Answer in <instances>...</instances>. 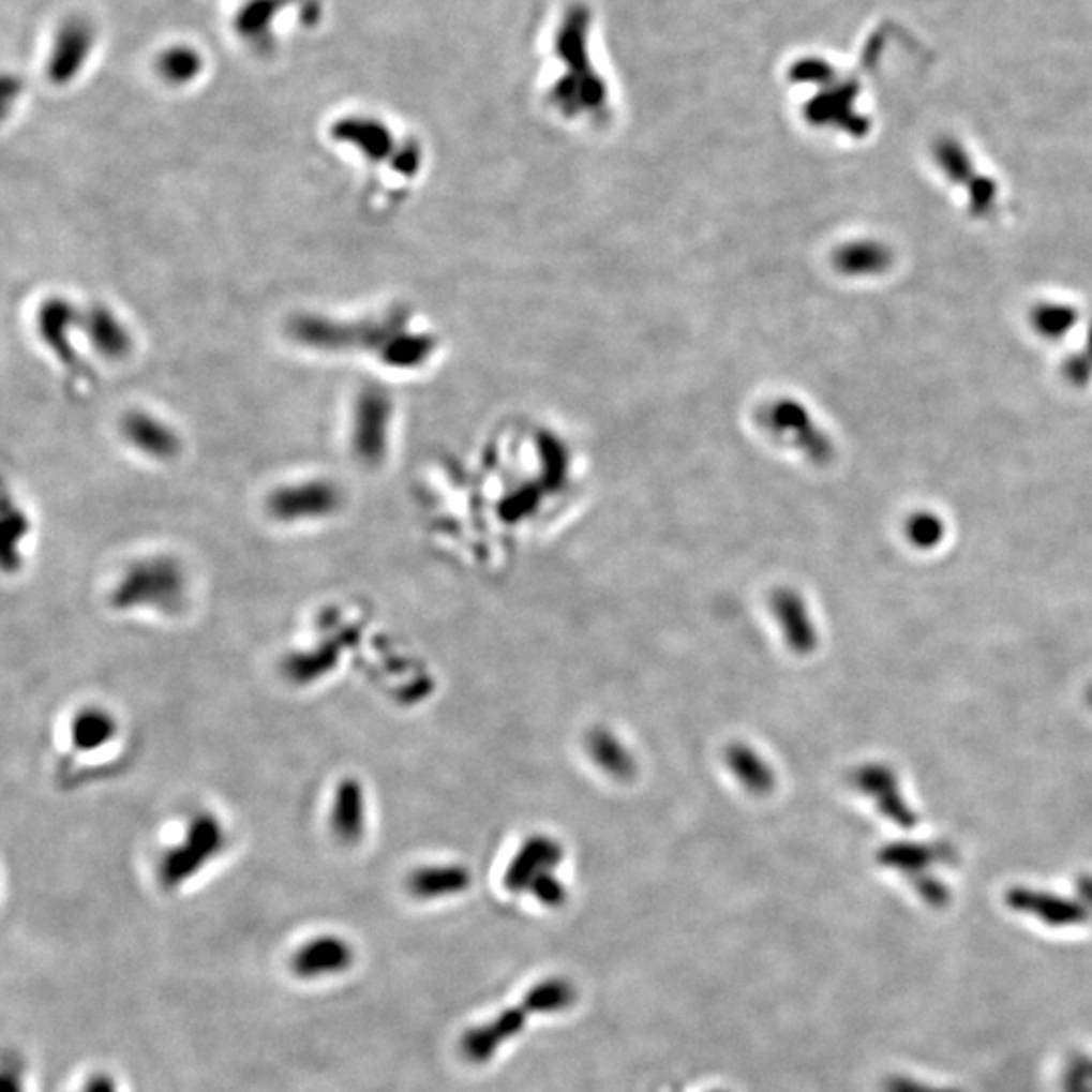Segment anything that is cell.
Instances as JSON below:
<instances>
[{
    "label": "cell",
    "mask_w": 1092,
    "mask_h": 1092,
    "mask_svg": "<svg viewBox=\"0 0 1092 1092\" xmlns=\"http://www.w3.org/2000/svg\"><path fill=\"white\" fill-rule=\"evenodd\" d=\"M745 425L759 446L795 451L816 466H827L836 455L829 433L793 394H752L745 407Z\"/></svg>",
    "instance_id": "6da1fadb"
},
{
    "label": "cell",
    "mask_w": 1092,
    "mask_h": 1092,
    "mask_svg": "<svg viewBox=\"0 0 1092 1092\" xmlns=\"http://www.w3.org/2000/svg\"><path fill=\"white\" fill-rule=\"evenodd\" d=\"M189 574L173 555L143 556L125 567L108 593V605L118 613L156 611L175 615L186 603Z\"/></svg>",
    "instance_id": "7a4b0ae2"
},
{
    "label": "cell",
    "mask_w": 1092,
    "mask_h": 1092,
    "mask_svg": "<svg viewBox=\"0 0 1092 1092\" xmlns=\"http://www.w3.org/2000/svg\"><path fill=\"white\" fill-rule=\"evenodd\" d=\"M412 318L407 310H393L362 320H336L320 314H302L289 320L287 332L298 344L320 353L378 355L394 332Z\"/></svg>",
    "instance_id": "3957f363"
},
{
    "label": "cell",
    "mask_w": 1092,
    "mask_h": 1092,
    "mask_svg": "<svg viewBox=\"0 0 1092 1092\" xmlns=\"http://www.w3.org/2000/svg\"><path fill=\"white\" fill-rule=\"evenodd\" d=\"M227 827L215 811L200 809L193 813L182 827L179 840L170 843L156 859V882L162 891H179L215 862L227 848Z\"/></svg>",
    "instance_id": "277c9868"
},
{
    "label": "cell",
    "mask_w": 1092,
    "mask_h": 1092,
    "mask_svg": "<svg viewBox=\"0 0 1092 1092\" xmlns=\"http://www.w3.org/2000/svg\"><path fill=\"white\" fill-rule=\"evenodd\" d=\"M393 425V394L380 385L362 387L353 403L348 431L350 449L359 464L375 469L387 462Z\"/></svg>",
    "instance_id": "5b68a950"
},
{
    "label": "cell",
    "mask_w": 1092,
    "mask_h": 1092,
    "mask_svg": "<svg viewBox=\"0 0 1092 1092\" xmlns=\"http://www.w3.org/2000/svg\"><path fill=\"white\" fill-rule=\"evenodd\" d=\"M342 506L341 485L326 478H308L273 488L266 498V514L278 524H310L334 519Z\"/></svg>",
    "instance_id": "8992f818"
},
{
    "label": "cell",
    "mask_w": 1092,
    "mask_h": 1092,
    "mask_svg": "<svg viewBox=\"0 0 1092 1092\" xmlns=\"http://www.w3.org/2000/svg\"><path fill=\"white\" fill-rule=\"evenodd\" d=\"M850 786L872 799V804L888 822L902 829H914L918 825V813L902 795L895 767L878 761L864 763L850 773Z\"/></svg>",
    "instance_id": "52a82bcc"
},
{
    "label": "cell",
    "mask_w": 1092,
    "mask_h": 1092,
    "mask_svg": "<svg viewBox=\"0 0 1092 1092\" xmlns=\"http://www.w3.org/2000/svg\"><path fill=\"white\" fill-rule=\"evenodd\" d=\"M95 47V31L84 17L68 18L54 36L47 59V79L54 86H70L84 72Z\"/></svg>",
    "instance_id": "ba28073f"
},
{
    "label": "cell",
    "mask_w": 1092,
    "mask_h": 1092,
    "mask_svg": "<svg viewBox=\"0 0 1092 1092\" xmlns=\"http://www.w3.org/2000/svg\"><path fill=\"white\" fill-rule=\"evenodd\" d=\"M328 829L344 848H355L367 838L369 797L359 777L344 775L336 781L328 809Z\"/></svg>",
    "instance_id": "9c48e42d"
},
{
    "label": "cell",
    "mask_w": 1092,
    "mask_h": 1092,
    "mask_svg": "<svg viewBox=\"0 0 1092 1092\" xmlns=\"http://www.w3.org/2000/svg\"><path fill=\"white\" fill-rule=\"evenodd\" d=\"M330 138L334 143L344 144L357 150L362 159L371 164H383L393 161L394 152L401 143L394 136L393 128L380 118L350 114L342 116L330 125Z\"/></svg>",
    "instance_id": "30bf717a"
},
{
    "label": "cell",
    "mask_w": 1092,
    "mask_h": 1092,
    "mask_svg": "<svg viewBox=\"0 0 1092 1092\" xmlns=\"http://www.w3.org/2000/svg\"><path fill=\"white\" fill-rule=\"evenodd\" d=\"M120 433L130 448L154 462H173L182 449L179 431L154 413L138 409L125 413L120 421Z\"/></svg>",
    "instance_id": "8fae6325"
},
{
    "label": "cell",
    "mask_w": 1092,
    "mask_h": 1092,
    "mask_svg": "<svg viewBox=\"0 0 1092 1092\" xmlns=\"http://www.w3.org/2000/svg\"><path fill=\"white\" fill-rule=\"evenodd\" d=\"M81 339L106 362H122L130 357L134 341L122 318L106 304L81 308Z\"/></svg>",
    "instance_id": "7c38bea8"
},
{
    "label": "cell",
    "mask_w": 1092,
    "mask_h": 1092,
    "mask_svg": "<svg viewBox=\"0 0 1092 1092\" xmlns=\"http://www.w3.org/2000/svg\"><path fill=\"white\" fill-rule=\"evenodd\" d=\"M442 339L428 328H415L413 318L403 324L376 355L387 369L415 373L439 357Z\"/></svg>",
    "instance_id": "4fadbf2b"
},
{
    "label": "cell",
    "mask_w": 1092,
    "mask_h": 1092,
    "mask_svg": "<svg viewBox=\"0 0 1092 1092\" xmlns=\"http://www.w3.org/2000/svg\"><path fill=\"white\" fill-rule=\"evenodd\" d=\"M36 334L57 359L72 360L73 341L81 336V305L51 296L36 310Z\"/></svg>",
    "instance_id": "5bb4252c"
},
{
    "label": "cell",
    "mask_w": 1092,
    "mask_h": 1092,
    "mask_svg": "<svg viewBox=\"0 0 1092 1092\" xmlns=\"http://www.w3.org/2000/svg\"><path fill=\"white\" fill-rule=\"evenodd\" d=\"M355 966L353 945L339 934H320L305 941L291 957V971L298 977L314 979L344 973Z\"/></svg>",
    "instance_id": "9a60e30c"
},
{
    "label": "cell",
    "mask_w": 1092,
    "mask_h": 1092,
    "mask_svg": "<svg viewBox=\"0 0 1092 1092\" xmlns=\"http://www.w3.org/2000/svg\"><path fill=\"white\" fill-rule=\"evenodd\" d=\"M957 858H959L957 848L947 840L886 843L877 854L878 864L907 874L909 880L929 874L927 870L934 866L955 864Z\"/></svg>",
    "instance_id": "2e32d148"
},
{
    "label": "cell",
    "mask_w": 1092,
    "mask_h": 1092,
    "mask_svg": "<svg viewBox=\"0 0 1092 1092\" xmlns=\"http://www.w3.org/2000/svg\"><path fill=\"white\" fill-rule=\"evenodd\" d=\"M771 609H773L775 617L779 619L786 642L795 654L807 656L818 647L820 644L818 629H816L806 601L799 593L795 589H788V587L773 593Z\"/></svg>",
    "instance_id": "e0dca14e"
},
{
    "label": "cell",
    "mask_w": 1092,
    "mask_h": 1092,
    "mask_svg": "<svg viewBox=\"0 0 1092 1092\" xmlns=\"http://www.w3.org/2000/svg\"><path fill=\"white\" fill-rule=\"evenodd\" d=\"M344 656V640L330 638L326 642L287 654L282 662V674L294 686H305L330 676Z\"/></svg>",
    "instance_id": "ac0fdd59"
},
{
    "label": "cell",
    "mask_w": 1092,
    "mask_h": 1092,
    "mask_svg": "<svg viewBox=\"0 0 1092 1092\" xmlns=\"http://www.w3.org/2000/svg\"><path fill=\"white\" fill-rule=\"evenodd\" d=\"M120 734V720L102 704H88L73 713L70 720V743L81 754L102 751Z\"/></svg>",
    "instance_id": "d6986e66"
},
{
    "label": "cell",
    "mask_w": 1092,
    "mask_h": 1092,
    "mask_svg": "<svg viewBox=\"0 0 1092 1092\" xmlns=\"http://www.w3.org/2000/svg\"><path fill=\"white\" fill-rule=\"evenodd\" d=\"M1007 902L1016 911L1034 914L1052 925H1073L1087 918V911L1071 898L1042 893L1034 888H1014L1007 893Z\"/></svg>",
    "instance_id": "ffe728a7"
},
{
    "label": "cell",
    "mask_w": 1092,
    "mask_h": 1092,
    "mask_svg": "<svg viewBox=\"0 0 1092 1092\" xmlns=\"http://www.w3.org/2000/svg\"><path fill=\"white\" fill-rule=\"evenodd\" d=\"M832 266L848 278L880 275L893 266V253L880 241L859 239L843 243L834 251Z\"/></svg>",
    "instance_id": "44dd1931"
},
{
    "label": "cell",
    "mask_w": 1092,
    "mask_h": 1092,
    "mask_svg": "<svg viewBox=\"0 0 1092 1092\" xmlns=\"http://www.w3.org/2000/svg\"><path fill=\"white\" fill-rule=\"evenodd\" d=\"M469 884V874L464 866L458 864H439V866H423L413 870L407 877V891L415 898L433 900L439 896L458 895L466 891Z\"/></svg>",
    "instance_id": "7402d4cb"
},
{
    "label": "cell",
    "mask_w": 1092,
    "mask_h": 1092,
    "mask_svg": "<svg viewBox=\"0 0 1092 1092\" xmlns=\"http://www.w3.org/2000/svg\"><path fill=\"white\" fill-rule=\"evenodd\" d=\"M154 70L164 84L182 88L198 79V75L205 70V57L193 45L186 43L170 45L156 57Z\"/></svg>",
    "instance_id": "603a6c76"
},
{
    "label": "cell",
    "mask_w": 1092,
    "mask_h": 1092,
    "mask_svg": "<svg viewBox=\"0 0 1092 1092\" xmlns=\"http://www.w3.org/2000/svg\"><path fill=\"white\" fill-rule=\"evenodd\" d=\"M291 2L296 0H248L235 15L237 35L248 43H264L271 31V23Z\"/></svg>",
    "instance_id": "cb8c5ba5"
},
{
    "label": "cell",
    "mask_w": 1092,
    "mask_h": 1092,
    "mask_svg": "<svg viewBox=\"0 0 1092 1092\" xmlns=\"http://www.w3.org/2000/svg\"><path fill=\"white\" fill-rule=\"evenodd\" d=\"M1078 323L1075 305L1042 302L1030 310V324L1042 339L1060 341Z\"/></svg>",
    "instance_id": "d4e9b609"
},
{
    "label": "cell",
    "mask_w": 1092,
    "mask_h": 1092,
    "mask_svg": "<svg viewBox=\"0 0 1092 1092\" xmlns=\"http://www.w3.org/2000/svg\"><path fill=\"white\" fill-rule=\"evenodd\" d=\"M729 763L733 767L734 775L738 777V781L745 783V788L751 789L754 793H767L769 789H773V783H775L773 771L763 761V757H759L751 747L734 745L733 749L729 751Z\"/></svg>",
    "instance_id": "484cf974"
},
{
    "label": "cell",
    "mask_w": 1092,
    "mask_h": 1092,
    "mask_svg": "<svg viewBox=\"0 0 1092 1092\" xmlns=\"http://www.w3.org/2000/svg\"><path fill=\"white\" fill-rule=\"evenodd\" d=\"M947 533L945 520L931 510H918L904 520V537L918 551L937 549Z\"/></svg>",
    "instance_id": "4316f807"
},
{
    "label": "cell",
    "mask_w": 1092,
    "mask_h": 1092,
    "mask_svg": "<svg viewBox=\"0 0 1092 1092\" xmlns=\"http://www.w3.org/2000/svg\"><path fill=\"white\" fill-rule=\"evenodd\" d=\"M29 537V520L20 508H6L2 520V569L11 573L20 563V547Z\"/></svg>",
    "instance_id": "83f0119b"
},
{
    "label": "cell",
    "mask_w": 1092,
    "mask_h": 1092,
    "mask_svg": "<svg viewBox=\"0 0 1092 1092\" xmlns=\"http://www.w3.org/2000/svg\"><path fill=\"white\" fill-rule=\"evenodd\" d=\"M937 162L941 164L943 173L953 182L966 184V189H968L969 182L977 177L973 173V166H971V162L966 156V152L959 146H955V144H943L941 148H937Z\"/></svg>",
    "instance_id": "f1b7e54d"
},
{
    "label": "cell",
    "mask_w": 1092,
    "mask_h": 1092,
    "mask_svg": "<svg viewBox=\"0 0 1092 1092\" xmlns=\"http://www.w3.org/2000/svg\"><path fill=\"white\" fill-rule=\"evenodd\" d=\"M969 211L975 216H984L993 209L998 198V186L991 179L975 177L968 184Z\"/></svg>",
    "instance_id": "f546056e"
},
{
    "label": "cell",
    "mask_w": 1092,
    "mask_h": 1092,
    "mask_svg": "<svg viewBox=\"0 0 1092 1092\" xmlns=\"http://www.w3.org/2000/svg\"><path fill=\"white\" fill-rule=\"evenodd\" d=\"M1062 373L1064 378L1075 385V387H1087L1092 380V359L1089 357V353L1084 355H1073L1068 359L1064 360L1062 364Z\"/></svg>",
    "instance_id": "4dcf8cb0"
},
{
    "label": "cell",
    "mask_w": 1092,
    "mask_h": 1092,
    "mask_svg": "<svg viewBox=\"0 0 1092 1092\" xmlns=\"http://www.w3.org/2000/svg\"><path fill=\"white\" fill-rule=\"evenodd\" d=\"M84 1092H118V1084H116V1080L108 1073H95L86 1082Z\"/></svg>",
    "instance_id": "1f68e13d"
},
{
    "label": "cell",
    "mask_w": 1092,
    "mask_h": 1092,
    "mask_svg": "<svg viewBox=\"0 0 1092 1092\" xmlns=\"http://www.w3.org/2000/svg\"><path fill=\"white\" fill-rule=\"evenodd\" d=\"M0 1092H25L23 1089V1078L17 1068L13 1066H4L2 1071V1078H0Z\"/></svg>",
    "instance_id": "d6a6232c"
},
{
    "label": "cell",
    "mask_w": 1092,
    "mask_h": 1092,
    "mask_svg": "<svg viewBox=\"0 0 1092 1092\" xmlns=\"http://www.w3.org/2000/svg\"><path fill=\"white\" fill-rule=\"evenodd\" d=\"M1076 888H1078V893H1080V896H1082V898H1084V900H1087V902H1091V904H1092V877H1091V874H1084V877L1078 878V882H1076Z\"/></svg>",
    "instance_id": "836d02e7"
},
{
    "label": "cell",
    "mask_w": 1092,
    "mask_h": 1092,
    "mask_svg": "<svg viewBox=\"0 0 1092 1092\" xmlns=\"http://www.w3.org/2000/svg\"><path fill=\"white\" fill-rule=\"evenodd\" d=\"M1084 700H1087V704H1089V706H1091L1092 708V684L1091 686H1089V688H1087V694H1084Z\"/></svg>",
    "instance_id": "e575fe53"
},
{
    "label": "cell",
    "mask_w": 1092,
    "mask_h": 1092,
    "mask_svg": "<svg viewBox=\"0 0 1092 1092\" xmlns=\"http://www.w3.org/2000/svg\"><path fill=\"white\" fill-rule=\"evenodd\" d=\"M1089 357L1092 359V323L1089 326Z\"/></svg>",
    "instance_id": "d590c367"
}]
</instances>
